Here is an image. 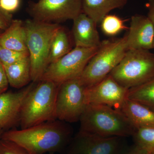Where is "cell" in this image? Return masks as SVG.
I'll return each instance as SVG.
<instances>
[{"mask_svg": "<svg viewBox=\"0 0 154 154\" xmlns=\"http://www.w3.org/2000/svg\"><path fill=\"white\" fill-rule=\"evenodd\" d=\"M148 154H154V151L148 152Z\"/></svg>", "mask_w": 154, "mask_h": 154, "instance_id": "obj_31", "label": "cell"}, {"mask_svg": "<svg viewBox=\"0 0 154 154\" xmlns=\"http://www.w3.org/2000/svg\"><path fill=\"white\" fill-rule=\"evenodd\" d=\"M9 86L4 66L0 63V95L7 92Z\"/></svg>", "mask_w": 154, "mask_h": 154, "instance_id": "obj_27", "label": "cell"}, {"mask_svg": "<svg viewBox=\"0 0 154 154\" xmlns=\"http://www.w3.org/2000/svg\"><path fill=\"white\" fill-rule=\"evenodd\" d=\"M72 33L75 47H99L102 41L96 28L97 24L84 13L73 20Z\"/></svg>", "mask_w": 154, "mask_h": 154, "instance_id": "obj_14", "label": "cell"}, {"mask_svg": "<svg viewBox=\"0 0 154 154\" xmlns=\"http://www.w3.org/2000/svg\"><path fill=\"white\" fill-rule=\"evenodd\" d=\"M59 85L42 80L33 86L25 98L21 110V129L57 120V96Z\"/></svg>", "mask_w": 154, "mask_h": 154, "instance_id": "obj_3", "label": "cell"}, {"mask_svg": "<svg viewBox=\"0 0 154 154\" xmlns=\"http://www.w3.org/2000/svg\"><path fill=\"white\" fill-rule=\"evenodd\" d=\"M125 138L105 137L80 130L68 145V154H127Z\"/></svg>", "mask_w": 154, "mask_h": 154, "instance_id": "obj_10", "label": "cell"}, {"mask_svg": "<svg viewBox=\"0 0 154 154\" xmlns=\"http://www.w3.org/2000/svg\"><path fill=\"white\" fill-rule=\"evenodd\" d=\"M3 31H3V30H1V29H0V35H1V34L3 33Z\"/></svg>", "mask_w": 154, "mask_h": 154, "instance_id": "obj_32", "label": "cell"}, {"mask_svg": "<svg viewBox=\"0 0 154 154\" xmlns=\"http://www.w3.org/2000/svg\"><path fill=\"white\" fill-rule=\"evenodd\" d=\"M99 48L75 47L59 59L50 64L40 81L48 80L60 85L80 77Z\"/></svg>", "mask_w": 154, "mask_h": 154, "instance_id": "obj_7", "label": "cell"}, {"mask_svg": "<svg viewBox=\"0 0 154 154\" xmlns=\"http://www.w3.org/2000/svg\"><path fill=\"white\" fill-rule=\"evenodd\" d=\"M136 129L154 128V111L139 102L128 99L120 110Z\"/></svg>", "mask_w": 154, "mask_h": 154, "instance_id": "obj_15", "label": "cell"}, {"mask_svg": "<svg viewBox=\"0 0 154 154\" xmlns=\"http://www.w3.org/2000/svg\"><path fill=\"white\" fill-rule=\"evenodd\" d=\"M24 22L13 19L10 26L0 35V45L18 51H28Z\"/></svg>", "mask_w": 154, "mask_h": 154, "instance_id": "obj_16", "label": "cell"}, {"mask_svg": "<svg viewBox=\"0 0 154 154\" xmlns=\"http://www.w3.org/2000/svg\"><path fill=\"white\" fill-rule=\"evenodd\" d=\"M126 36L102 42L80 76L86 88L101 82L119 63L128 50Z\"/></svg>", "mask_w": 154, "mask_h": 154, "instance_id": "obj_5", "label": "cell"}, {"mask_svg": "<svg viewBox=\"0 0 154 154\" xmlns=\"http://www.w3.org/2000/svg\"><path fill=\"white\" fill-rule=\"evenodd\" d=\"M83 1L38 0L29 2L26 10L33 20L59 24L67 20H73L83 13Z\"/></svg>", "mask_w": 154, "mask_h": 154, "instance_id": "obj_9", "label": "cell"}, {"mask_svg": "<svg viewBox=\"0 0 154 154\" xmlns=\"http://www.w3.org/2000/svg\"><path fill=\"white\" fill-rule=\"evenodd\" d=\"M100 23L102 32L108 36H115L128 28L124 20L115 15L107 14Z\"/></svg>", "mask_w": 154, "mask_h": 154, "instance_id": "obj_21", "label": "cell"}, {"mask_svg": "<svg viewBox=\"0 0 154 154\" xmlns=\"http://www.w3.org/2000/svg\"><path fill=\"white\" fill-rule=\"evenodd\" d=\"M86 88L80 77L60 85L56 105L57 119L67 122L80 121L87 106Z\"/></svg>", "mask_w": 154, "mask_h": 154, "instance_id": "obj_8", "label": "cell"}, {"mask_svg": "<svg viewBox=\"0 0 154 154\" xmlns=\"http://www.w3.org/2000/svg\"><path fill=\"white\" fill-rule=\"evenodd\" d=\"M146 7L148 10L147 16L152 22L154 31V0H148L146 4Z\"/></svg>", "mask_w": 154, "mask_h": 154, "instance_id": "obj_28", "label": "cell"}, {"mask_svg": "<svg viewBox=\"0 0 154 154\" xmlns=\"http://www.w3.org/2000/svg\"><path fill=\"white\" fill-rule=\"evenodd\" d=\"M125 36L128 50H150L154 48L153 27L147 16L140 14L133 16Z\"/></svg>", "mask_w": 154, "mask_h": 154, "instance_id": "obj_13", "label": "cell"}, {"mask_svg": "<svg viewBox=\"0 0 154 154\" xmlns=\"http://www.w3.org/2000/svg\"><path fill=\"white\" fill-rule=\"evenodd\" d=\"M72 50L71 40L68 32L61 26L54 36L49 56L48 63L54 62Z\"/></svg>", "mask_w": 154, "mask_h": 154, "instance_id": "obj_19", "label": "cell"}, {"mask_svg": "<svg viewBox=\"0 0 154 154\" xmlns=\"http://www.w3.org/2000/svg\"><path fill=\"white\" fill-rule=\"evenodd\" d=\"M34 83H31L18 92H6L0 95L1 129H11L19 124L22 105Z\"/></svg>", "mask_w": 154, "mask_h": 154, "instance_id": "obj_12", "label": "cell"}, {"mask_svg": "<svg viewBox=\"0 0 154 154\" xmlns=\"http://www.w3.org/2000/svg\"><path fill=\"white\" fill-rule=\"evenodd\" d=\"M4 132V131L0 128V140L2 139V135L3 132Z\"/></svg>", "mask_w": 154, "mask_h": 154, "instance_id": "obj_30", "label": "cell"}, {"mask_svg": "<svg viewBox=\"0 0 154 154\" xmlns=\"http://www.w3.org/2000/svg\"><path fill=\"white\" fill-rule=\"evenodd\" d=\"M132 137L135 144L148 152L154 151V128L136 129Z\"/></svg>", "mask_w": 154, "mask_h": 154, "instance_id": "obj_22", "label": "cell"}, {"mask_svg": "<svg viewBox=\"0 0 154 154\" xmlns=\"http://www.w3.org/2000/svg\"><path fill=\"white\" fill-rule=\"evenodd\" d=\"M128 91L109 74L96 85L86 88L85 101L87 105H105L120 110L128 99Z\"/></svg>", "mask_w": 154, "mask_h": 154, "instance_id": "obj_11", "label": "cell"}, {"mask_svg": "<svg viewBox=\"0 0 154 154\" xmlns=\"http://www.w3.org/2000/svg\"><path fill=\"white\" fill-rule=\"evenodd\" d=\"M110 75L128 90L140 85L154 75V54L148 50H128Z\"/></svg>", "mask_w": 154, "mask_h": 154, "instance_id": "obj_6", "label": "cell"}, {"mask_svg": "<svg viewBox=\"0 0 154 154\" xmlns=\"http://www.w3.org/2000/svg\"><path fill=\"white\" fill-rule=\"evenodd\" d=\"M72 130L64 122L57 119L20 130L3 132L2 139L17 144L30 154L59 152L68 146Z\"/></svg>", "mask_w": 154, "mask_h": 154, "instance_id": "obj_1", "label": "cell"}, {"mask_svg": "<svg viewBox=\"0 0 154 154\" xmlns=\"http://www.w3.org/2000/svg\"><path fill=\"white\" fill-rule=\"evenodd\" d=\"M128 99L143 104L154 111V75L143 84L129 89Z\"/></svg>", "mask_w": 154, "mask_h": 154, "instance_id": "obj_20", "label": "cell"}, {"mask_svg": "<svg viewBox=\"0 0 154 154\" xmlns=\"http://www.w3.org/2000/svg\"><path fill=\"white\" fill-rule=\"evenodd\" d=\"M80 130L105 137L132 136L136 128L120 110L101 105H87Z\"/></svg>", "mask_w": 154, "mask_h": 154, "instance_id": "obj_2", "label": "cell"}, {"mask_svg": "<svg viewBox=\"0 0 154 154\" xmlns=\"http://www.w3.org/2000/svg\"><path fill=\"white\" fill-rule=\"evenodd\" d=\"M0 154H30L17 144L2 139L0 140Z\"/></svg>", "mask_w": 154, "mask_h": 154, "instance_id": "obj_24", "label": "cell"}, {"mask_svg": "<svg viewBox=\"0 0 154 154\" xmlns=\"http://www.w3.org/2000/svg\"><path fill=\"white\" fill-rule=\"evenodd\" d=\"M13 15L3 11L0 8V29L5 30L11 25L13 20Z\"/></svg>", "mask_w": 154, "mask_h": 154, "instance_id": "obj_26", "label": "cell"}, {"mask_svg": "<svg viewBox=\"0 0 154 154\" xmlns=\"http://www.w3.org/2000/svg\"><path fill=\"white\" fill-rule=\"evenodd\" d=\"M26 44L30 59L31 81L38 82L49 65L51 45L54 36L61 25L28 19L24 22Z\"/></svg>", "mask_w": 154, "mask_h": 154, "instance_id": "obj_4", "label": "cell"}, {"mask_svg": "<svg viewBox=\"0 0 154 154\" xmlns=\"http://www.w3.org/2000/svg\"><path fill=\"white\" fill-rule=\"evenodd\" d=\"M128 0H84L83 11L98 24L113 10L123 8Z\"/></svg>", "mask_w": 154, "mask_h": 154, "instance_id": "obj_17", "label": "cell"}, {"mask_svg": "<svg viewBox=\"0 0 154 154\" xmlns=\"http://www.w3.org/2000/svg\"><path fill=\"white\" fill-rule=\"evenodd\" d=\"M4 67L9 85L11 87L17 89L22 88L31 82V69L29 57Z\"/></svg>", "mask_w": 154, "mask_h": 154, "instance_id": "obj_18", "label": "cell"}, {"mask_svg": "<svg viewBox=\"0 0 154 154\" xmlns=\"http://www.w3.org/2000/svg\"><path fill=\"white\" fill-rule=\"evenodd\" d=\"M127 154H148V152L145 149L134 144L131 146Z\"/></svg>", "mask_w": 154, "mask_h": 154, "instance_id": "obj_29", "label": "cell"}, {"mask_svg": "<svg viewBox=\"0 0 154 154\" xmlns=\"http://www.w3.org/2000/svg\"><path fill=\"white\" fill-rule=\"evenodd\" d=\"M21 0H0V8L9 14H12L19 10Z\"/></svg>", "mask_w": 154, "mask_h": 154, "instance_id": "obj_25", "label": "cell"}, {"mask_svg": "<svg viewBox=\"0 0 154 154\" xmlns=\"http://www.w3.org/2000/svg\"><path fill=\"white\" fill-rule=\"evenodd\" d=\"M27 57H29L28 51H16L0 45V63L3 66L12 64Z\"/></svg>", "mask_w": 154, "mask_h": 154, "instance_id": "obj_23", "label": "cell"}]
</instances>
